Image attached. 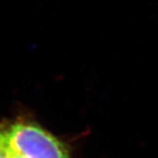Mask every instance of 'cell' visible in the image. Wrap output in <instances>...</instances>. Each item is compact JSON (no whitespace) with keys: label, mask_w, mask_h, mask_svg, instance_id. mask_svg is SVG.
Instances as JSON below:
<instances>
[{"label":"cell","mask_w":158,"mask_h":158,"mask_svg":"<svg viewBox=\"0 0 158 158\" xmlns=\"http://www.w3.org/2000/svg\"><path fill=\"white\" fill-rule=\"evenodd\" d=\"M5 131L10 148L25 158H71L65 145L35 123L17 121Z\"/></svg>","instance_id":"6da1fadb"},{"label":"cell","mask_w":158,"mask_h":158,"mask_svg":"<svg viewBox=\"0 0 158 158\" xmlns=\"http://www.w3.org/2000/svg\"><path fill=\"white\" fill-rule=\"evenodd\" d=\"M12 148L9 144V140L5 129L0 128V158H10Z\"/></svg>","instance_id":"7a4b0ae2"},{"label":"cell","mask_w":158,"mask_h":158,"mask_svg":"<svg viewBox=\"0 0 158 158\" xmlns=\"http://www.w3.org/2000/svg\"><path fill=\"white\" fill-rule=\"evenodd\" d=\"M10 158H25L23 155H21L19 153H17L16 152H15L13 149L10 151Z\"/></svg>","instance_id":"3957f363"}]
</instances>
